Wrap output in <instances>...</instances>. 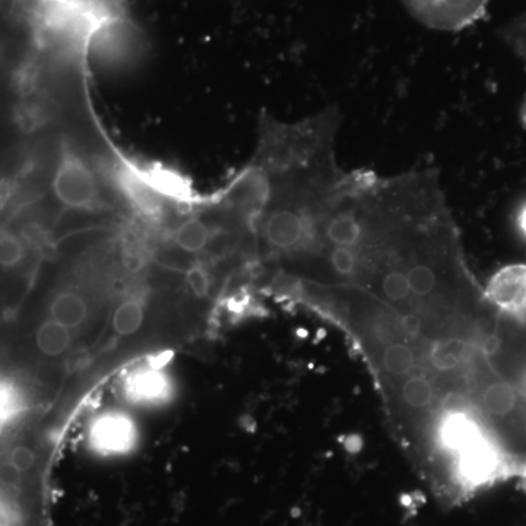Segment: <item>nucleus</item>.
<instances>
[{
  "label": "nucleus",
  "instance_id": "f03ea898",
  "mask_svg": "<svg viewBox=\"0 0 526 526\" xmlns=\"http://www.w3.org/2000/svg\"><path fill=\"white\" fill-rule=\"evenodd\" d=\"M52 189L63 207L93 211L100 205V190L93 170L74 151L66 150L60 155Z\"/></svg>",
  "mask_w": 526,
  "mask_h": 526
},
{
  "label": "nucleus",
  "instance_id": "423d86ee",
  "mask_svg": "<svg viewBox=\"0 0 526 526\" xmlns=\"http://www.w3.org/2000/svg\"><path fill=\"white\" fill-rule=\"evenodd\" d=\"M459 470L467 480L480 481L496 470L497 456L494 449L484 440H477L461 452Z\"/></svg>",
  "mask_w": 526,
  "mask_h": 526
},
{
  "label": "nucleus",
  "instance_id": "6e6552de",
  "mask_svg": "<svg viewBox=\"0 0 526 526\" xmlns=\"http://www.w3.org/2000/svg\"><path fill=\"white\" fill-rule=\"evenodd\" d=\"M399 395L410 410H430L434 402L433 380L424 373H414L402 379Z\"/></svg>",
  "mask_w": 526,
  "mask_h": 526
},
{
  "label": "nucleus",
  "instance_id": "4468645a",
  "mask_svg": "<svg viewBox=\"0 0 526 526\" xmlns=\"http://www.w3.org/2000/svg\"><path fill=\"white\" fill-rule=\"evenodd\" d=\"M483 405L490 414L506 415L515 408L516 395L506 383H493L483 392Z\"/></svg>",
  "mask_w": 526,
  "mask_h": 526
},
{
  "label": "nucleus",
  "instance_id": "39448f33",
  "mask_svg": "<svg viewBox=\"0 0 526 526\" xmlns=\"http://www.w3.org/2000/svg\"><path fill=\"white\" fill-rule=\"evenodd\" d=\"M74 337V331L46 318L34 331V347L40 356L57 358L69 351Z\"/></svg>",
  "mask_w": 526,
  "mask_h": 526
},
{
  "label": "nucleus",
  "instance_id": "ddd939ff",
  "mask_svg": "<svg viewBox=\"0 0 526 526\" xmlns=\"http://www.w3.org/2000/svg\"><path fill=\"white\" fill-rule=\"evenodd\" d=\"M464 345L459 339H442L433 344L432 363L442 373L452 372L461 363Z\"/></svg>",
  "mask_w": 526,
  "mask_h": 526
},
{
  "label": "nucleus",
  "instance_id": "7ed1b4c3",
  "mask_svg": "<svg viewBox=\"0 0 526 526\" xmlns=\"http://www.w3.org/2000/svg\"><path fill=\"white\" fill-rule=\"evenodd\" d=\"M491 304L510 315H526V265H512L494 275L486 291Z\"/></svg>",
  "mask_w": 526,
  "mask_h": 526
},
{
  "label": "nucleus",
  "instance_id": "9b49d317",
  "mask_svg": "<svg viewBox=\"0 0 526 526\" xmlns=\"http://www.w3.org/2000/svg\"><path fill=\"white\" fill-rule=\"evenodd\" d=\"M145 306L139 297L123 300L114 310L112 318L113 331L119 337H132L144 325Z\"/></svg>",
  "mask_w": 526,
  "mask_h": 526
},
{
  "label": "nucleus",
  "instance_id": "dca6fc26",
  "mask_svg": "<svg viewBox=\"0 0 526 526\" xmlns=\"http://www.w3.org/2000/svg\"><path fill=\"white\" fill-rule=\"evenodd\" d=\"M186 282H188L190 291H192L195 296L205 297L209 293V274L207 269L202 268V266H193L186 274Z\"/></svg>",
  "mask_w": 526,
  "mask_h": 526
},
{
  "label": "nucleus",
  "instance_id": "0eeeda50",
  "mask_svg": "<svg viewBox=\"0 0 526 526\" xmlns=\"http://www.w3.org/2000/svg\"><path fill=\"white\" fill-rule=\"evenodd\" d=\"M380 364L389 376L405 377L417 373V357L413 348L401 339V341H391L383 347L380 353Z\"/></svg>",
  "mask_w": 526,
  "mask_h": 526
},
{
  "label": "nucleus",
  "instance_id": "2eb2a0df",
  "mask_svg": "<svg viewBox=\"0 0 526 526\" xmlns=\"http://www.w3.org/2000/svg\"><path fill=\"white\" fill-rule=\"evenodd\" d=\"M161 386H164V382L160 375L145 373V375L136 377L133 380L132 392L133 395L139 396L141 399L157 398L163 391Z\"/></svg>",
  "mask_w": 526,
  "mask_h": 526
},
{
  "label": "nucleus",
  "instance_id": "f8f14e48",
  "mask_svg": "<svg viewBox=\"0 0 526 526\" xmlns=\"http://www.w3.org/2000/svg\"><path fill=\"white\" fill-rule=\"evenodd\" d=\"M95 439L101 449L123 451L131 440V427L123 418H106L98 424Z\"/></svg>",
  "mask_w": 526,
  "mask_h": 526
},
{
  "label": "nucleus",
  "instance_id": "f257e3e1",
  "mask_svg": "<svg viewBox=\"0 0 526 526\" xmlns=\"http://www.w3.org/2000/svg\"><path fill=\"white\" fill-rule=\"evenodd\" d=\"M401 3L423 27L458 33L486 17L490 0H401Z\"/></svg>",
  "mask_w": 526,
  "mask_h": 526
},
{
  "label": "nucleus",
  "instance_id": "9d476101",
  "mask_svg": "<svg viewBox=\"0 0 526 526\" xmlns=\"http://www.w3.org/2000/svg\"><path fill=\"white\" fill-rule=\"evenodd\" d=\"M212 236L214 233L205 221L192 218L174 230L173 240L183 252L199 253L207 249Z\"/></svg>",
  "mask_w": 526,
  "mask_h": 526
},
{
  "label": "nucleus",
  "instance_id": "f3484780",
  "mask_svg": "<svg viewBox=\"0 0 526 526\" xmlns=\"http://www.w3.org/2000/svg\"><path fill=\"white\" fill-rule=\"evenodd\" d=\"M519 226H521L522 231L526 234V204L525 207L519 212Z\"/></svg>",
  "mask_w": 526,
  "mask_h": 526
},
{
  "label": "nucleus",
  "instance_id": "1a4fd4ad",
  "mask_svg": "<svg viewBox=\"0 0 526 526\" xmlns=\"http://www.w3.org/2000/svg\"><path fill=\"white\" fill-rule=\"evenodd\" d=\"M30 256L27 242L11 228L0 227V271H18Z\"/></svg>",
  "mask_w": 526,
  "mask_h": 526
},
{
  "label": "nucleus",
  "instance_id": "20e7f679",
  "mask_svg": "<svg viewBox=\"0 0 526 526\" xmlns=\"http://www.w3.org/2000/svg\"><path fill=\"white\" fill-rule=\"evenodd\" d=\"M46 318L55 320L59 325L71 331H76L82 328L90 318V306L84 294L74 288H65V290L57 291L50 300Z\"/></svg>",
  "mask_w": 526,
  "mask_h": 526
}]
</instances>
